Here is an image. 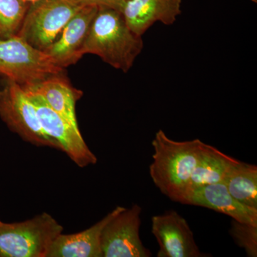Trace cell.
Listing matches in <instances>:
<instances>
[{"mask_svg": "<svg viewBox=\"0 0 257 257\" xmlns=\"http://www.w3.org/2000/svg\"><path fill=\"white\" fill-rule=\"evenodd\" d=\"M36 108L37 115L45 133L58 144L76 165L80 167L96 163V157L84 142L79 128L75 127L62 115L56 112L31 89L23 87Z\"/></svg>", "mask_w": 257, "mask_h": 257, "instance_id": "7", "label": "cell"}, {"mask_svg": "<svg viewBox=\"0 0 257 257\" xmlns=\"http://www.w3.org/2000/svg\"><path fill=\"white\" fill-rule=\"evenodd\" d=\"M1 223H2V221H0V224H1Z\"/></svg>", "mask_w": 257, "mask_h": 257, "instance_id": "22", "label": "cell"}, {"mask_svg": "<svg viewBox=\"0 0 257 257\" xmlns=\"http://www.w3.org/2000/svg\"><path fill=\"white\" fill-rule=\"evenodd\" d=\"M182 0H125L121 14L130 30L143 37L156 23L172 25L182 13Z\"/></svg>", "mask_w": 257, "mask_h": 257, "instance_id": "11", "label": "cell"}, {"mask_svg": "<svg viewBox=\"0 0 257 257\" xmlns=\"http://www.w3.org/2000/svg\"><path fill=\"white\" fill-rule=\"evenodd\" d=\"M81 4L84 5H94V6H104L111 9L122 11L125 0H79Z\"/></svg>", "mask_w": 257, "mask_h": 257, "instance_id": "19", "label": "cell"}, {"mask_svg": "<svg viewBox=\"0 0 257 257\" xmlns=\"http://www.w3.org/2000/svg\"><path fill=\"white\" fill-rule=\"evenodd\" d=\"M222 183L233 197L257 209V167L239 162L230 169Z\"/></svg>", "mask_w": 257, "mask_h": 257, "instance_id": "16", "label": "cell"}, {"mask_svg": "<svg viewBox=\"0 0 257 257\" xmlns=\"http://www.w3.org/2000/svg\"><path fill=\"white\" fill-rule=\"evenodd\" d=\"M152 145L150 175L154 184L174 202L187 204L191 177L205 143L199 139L175 141L160 130Z\"/></svg>", "mask_w": 257, "mask_h": 257, "instance_id": "1", "label": "cell"}, {"mask_svg": "<svg viewBox=\"0 0 257 257\" xmlns=\"http://www.w3.org/2000/svg\"><path fill=\"white\" fill-rule=\"evenodd\" d=\"M238 162L216 147L205 144L191 177L189 195L199 187L222 182L231 167Z\"/></svg>", "mask_w": 257, "mask_h": 257, "instance_id": "15", "label": "cell"}, {"mask_svg": "<svg viewBox=\"0 0 257 257\" xmlns=\"http://www.w3.org/2000/svg\"><path fill=\"white\" fill-rule=\"evenodd\" d=\"M98 7L84 5L70 19L55 42L45 51L59 67L64 69L77 63Z\"/></svg>", "mask_w": 257, "mask_h": 257, "instance_id": "10", "label": "cell"}, {"mask_svg": "<svg viewBox=\"0 0 257 257\" xmlns=\"http://www.w3.org/2000/svg\"><path fill=\"white\" fill-rule=\"evenodd\" d=\"M30 5L24 0H0V39L16 36Z\"/></svg>", "mask_w": 257, "mask_h": 257, "instance_id": "17", "label": "cell"}, {"mask_svg": "<svg viewBox=\"0 0 257 257\" xmlns=\"http://www.w3.org/2000/svg\"><path fill=\"white\" fill-rule=\"evenodd\" d=\"M125 209L116 207L89 229L72 234H60L51 244L46 257H102L101 236L111 219Z\"/></svg>", "mask_w": 257, "mask_h": 257, "instance_id": "12", "label": "cell"}, {"mask_svg": "<svg viewBox=\"0 0 257 257\" xmlns=\"http://www.w3.org/2000/svg\"><path fill=\"white\" fill-rule=\"evenodd\" d=\"M187 204L212 209L239 222L257 226V209L236 200L222 182L194 189L189 195Z\"/></svg>", "mask_w": 257, "mask_h": 257, "instance_id": "13", "label": "cell"}, {"mask_svg": "<svg viewBox=\"0 0 257 257\" xmlns=\"http://www.w3.org/2000/svg\"><path fill=\"white\" fill-rule=\"evenodd\" d=\"M142 208L134 204L111 219L101 236L102 257H150L140 239Z\"/></svg>", "mask_w": 257, "mask_h": 257, "instance_id": "8", "label": "cell"}, {"mask_svg": "<svg viewBox=\"0 0 257 257\" xmlns=\"http://www.w3.org/2000/svg\"><path fill=\"white\" fill-rule=\"evenodd\" d=\"M143 48V37L130 30L121 12L98 7L83 45V55H97L114 68L127 72Z\"/></svg>", "mask_w": 257, "mask_h": 257, "instance_id": "2", "label": "cell"}, {"mask_svg": "<svg viewBox=\"0 0 257 257\" xmlns=\"http://www.w3.org/2000/svg\"><path fill=\"white\" fill-rule=\"evenodd\" d=\"M152 233L160 246L158 257H204L187 220L177 211L154 216Z\"/></svg>", "mask_w": 257, "mask_h": 257, "instance_id": "9", "label": "cell"}, {"mask_svg": "<svg viewBox=\"0 0 257 257\" xmlns=\"http://www.w3.org/2000/svg\"><path fill=\"white\" fill-rule=\"evenodd\" d=\"M60 68L43 51L29 45L21 37L0 39V75L25 85L39 82Z\"/></svg>", "mask_w": 257, "mask_h": 257, "instance_id": "6", "label": "cell"}, {"mask_svg": "<svg viewBox=\"0 0 257 257\" xmlns=\"http://www.w3.org/2000/svg\"><path fill=\"white\" fill-rule=\"evenodd\" d=\"M82 6L79 0H37L29 6L17 36L45 52Z\"/></svg>", "mask_w": 257, "mask_h": 257, "instance_id": "4", "label": "cell"}, {"mask_svg": "<svg viewBox=\"0 0 257 257\" xmlns=\"http://www.w3.org/2000/svg\"><path fill=\"white\" fill-rule=\"evenodd\" d=\"M62 231V225L47 213L22 222H2L0 257H46Z\"/></svg>", "mask_w": 257, "mask_h": 257, "instance_id": "3", "label": "cell"}, {"mask_svg": "<svg viewBox=\"0 0 257 257\" xmlns=\"http://www.w3.org/2000/svg\"><path fill=\"white\" fill-rule=\"evenodd\" d=\"M229 234L239 247L249 257L257 256V226L232 219Z\"/></svg>", "mask_w": 257, "mask_h": 257, "instance_id": "18", "label": "cell"}, {"mask_svg": "<svg viewBox=\"0 0 257 257\" xmlns=\"http://www.w3.org/2000/svg\"><path fill=\"white\" fill-rule=\"evenodd\" d=\"M0 118L25 141L60 150L42 128L36 108L23 86L5 77L0 80Z\"/></svg>", "mask_w": 257, "mask_h": 257, "instance_id": "5", "label": "cell"}, {"mask_svg": "<svg viewBox=\"0 0 257 257\" xmlns=\"http://www.w3.org/2000/svg\"><path fill=\"white\" fill-rule=\"evenodd\" d=\"M24 1L26 2V3H29V4H32V3L37 2V0H24Z\"/></svg>", "mask_w": 257, "mask_h": 257, "instance_id": "20", "label": "cell"}, {"mask_svg": "<svg viewBox=\"0 0 257 257\" xmlns=\"http://www.w3.org/2000/svg\"><path fill=\"white\" fill-rule=\"evenodd\" d=\"M61 74H54L39 82L22 86L40 94L47 105L75 127L79 128L76 103L82 97L83 93L72 87Z\"/></svg>", "mask_w": 257, "mask_h": 257, "instance_id": "14", "label": "cell"}, {"mask_svg": "<svg viewBox=\"0 0 257 257\" xmlns=\"http://www.w3.org/2000/svg\"><path fill=\"white\" fill-rule=\"evenodd\" d=\"M251 1H252L253 3H257V0H251Z\"/></svg>", "mask_w": 257, "mask_h": 257, "instance_id": "21", "label": "cell"}]
</instances>
